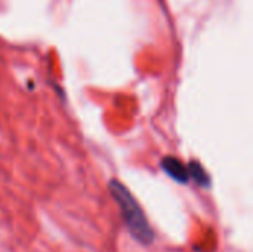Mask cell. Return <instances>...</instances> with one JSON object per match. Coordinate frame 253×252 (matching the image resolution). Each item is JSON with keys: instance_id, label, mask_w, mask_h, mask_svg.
Segmentation results:
<instances>
[{"instance_id": "obj_1", "label": "cell", "mask_w": 253, "mask_h": 252, "mask_svg": "<svg viewBox=\"0 0 253 252\" xmlns=\"http://www.w3.org/2000/svg\"><path fill=\"white\" fill-rule=\"evenodd\" d=\"M108 190L111 198L117 202L122 212V218L133 239L141 245H151L154 242V230L151 229L142 208L132 196L129 189L120 181L111 180L108 183Z\"/></svg>"}, {"instance_id": "obj_2", "label": "cell", "mask_w": 253, "mask_h": 252, "mask_svg": "<svg viewBox=\"0 0 253 252\" xmlns=\"http://www.w3.org/2000/svg\"><path fill=\"white\" fill-rule=\"evenodd\" d=\"M160 166L162 169L170 177L173 178L176 183L181 184H187L190 181V174H188V166L184 165L179 159L173 157V156H166L160 160Z\"/></svg>"}, {"instance_id": "obj_3", "label": "cell", "mask_w": 253, "mask_h": 252, "mask_svg": "<svg viewBox=\"0 0 253 252\" xmlns=\"http://www.w3.org/2000/svg\"><path fill=\"white\" fill-rule=\"evenodd\" d=\"M188 174H190V180H193L196 184H199L200 187H209L211 184V177L209 174L205 171V168L199 163V162H190L188 165Z\"/></svg>"}]
</instances>
